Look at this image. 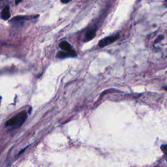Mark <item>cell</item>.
<instances>
[{
  "mask_svg": "<svg viewBox=\"0 0 167 167\" xmlns=\"http://www.w3.org/2000/svg\"><path fill=\"white\" fill-rule=\"evenodd\" d=\"M27 114L26 113V112H21L17 116L12 117L11 119L8 120L5 125L6 126H12L17 128L21 126L24 123L26 119H27Z\"/></svg>",
  "mask_w": 167,
  "mask_h": 167,
  "instance_id": "obj_1",
  "label": "cell"
},
{
  "mask_svg": "<svg viewBox=\"0 0 167 167\" xmlns=\"http://www.w3.org/2000/svg\"><path fill=\"white\" fill-rule=\"evenodd\" d=\"M119 37L118 35H114L109 37H107L106 38H104L99 41V46L103 48V47L108 45L110 44H112L114 43V41H116Z\"/></svg>",
  "mask_w": 167,
  "mask_h": 167,
  "instance_id": "obj_2",
  "label": "cell"
},
{
  "mask_svg": "<svg viewBox=\"0 0 167 167\" xmlns=\"http://www.w3.org/2000/svg\"><path fill=\"white\" fill-rule=\"evenodd\" d=\"M77 56V53L75 51L72 50L70 51H66V52H57L56 55V57L57 58H65V57H75Z\"/></svg>",
  "mask_w": 167,
  "mask_h": 167,
  "instance_id": "obj_3",
  "label": "cell"
},
{
  "mask_svg": "<svg viewBox=\"0 0 167 167\" xmlns=\"http://www.w3.org/2000/svg\"><path fill=\"white\" fill-rule=\"evenodd\" d=\"M10 17V13L9 7L5 6L1 11V17L2 19H3L4 20H7L8 19H9Z\"/></svg>",
  "mask_w": 167,
  "mask_h": 167,
  "instance_id": "obj_4",
  "label": "cell"
},
{
  "mask_svg": "<svg viewBox=\"0 0 167 167\" xmlns=\"http://www.w3.org/2000/svg\"><path fill=\"white\" fill-rule=\"evenodd\" d=\"M95 36V30H90L87 31L85 35V41H89L92 40Z\"/></svg>",
  "mask_w": 167,
  "mask_h": 167,
  "instance_id": "obj_5",
  "label": "cell"
},
{
  "mask_svg": "<svg viewBox=\"0 0 167 167\" xmlns=\"http://www.w3.org/2000/svg\"><path fill=\"white\" fill-rule=\"evenodd\" d=\"M59 47L65 51L72 50V48H71V46H70V44L69 43H68L66 41L61 42V43L59 44Z\"/></svg>",
  "mask_w": 167,
  "mask_h": 167,
  "instance_id": "obj_6",
  "label": "cell"
},
{
  "mask_svg": "<svg viewBox=\"0 0 167 167\" xmlns=\"http://www.w3.org/2000/svg\"><path fill=\"white\" fill-rule=\"evenodd\" d=\"M27 18H29L26 17H23V16H17V17H15L12 18L11 20L12 22L13 21H21L22 20H24V19H27Z\"/></svg>",
  "mask_w": 167,
  "mask_h": 167,
  "instance_id": "obj_7",
  "label": "cell"
},
{
  "mask_svg": "<svg viewBox=\"0 0 167 167\" xmlns=\"http://www.w3.org/2000/svg\"><path fill=\"white\" fill-rule=\"evenodd\" d=\"M161 150L163 152L167 155V145H163L161 146Z\"/></svg>",
  "mask_w": 167,
  "mask_h": 167,
  "instance_id": "obj_8",
  "label": "cell"
},
{
  "mask_svg": "<svg viewBox=\"0 0 167 167\" xmlns=\"http://www.w3.org/2000/svg\"><path fill=\"white\" fill-rule=\"evenodd\" d=\"M70 1H72V0H61V1L63 3H67L70 2Z\"/></svg>",
  "mask_w": 167,
  "mask_h": 167,
  "instance_id": "obj_9",
  "label": "cell"
},
{
  "mask_svg": "<svg viewBox=\"0 0 167 167\" xmlns=\"http://www.w3.org/2000/svg\"><path fill=\"white\" fill-rule=\"evenodd\" d=\"M21 1H22V0H15V3H16V5H18Z\"/></svg>",
  "mask_w": 167,
  "mask_h": 167,
  "instance_id": "obj_10",
  "label": "cell"
},
{
  "mask_svg": "<svg viewBox=\"0 0 167 167\" xmlns=\"http://www.w3.org/2000/svg\"><path fill=\"white\" fill-rule=\"evenodd\" d=\"M164 89H165V90H166L167 91V87H164Z\"/></svg>",
  "mask_w": 167,
  "mask_h": 167,
  "instance_id": "obj_11",
  "label": "cell"
},
{
  "mask_svg": "<svg viewBox=\"0 0 167 167\" xmlns=\"http://www.w3.org/2000/svg\"><path fill=\"white\" fill-rule=\"evenodd\" d=\"M1 97H0V102H1Z\"/></svg>",
  "mask_w": 167,
  "mask_h": 167,
  "instance_id": "obj_12",
  "label": "cell"
}]
</instances>
